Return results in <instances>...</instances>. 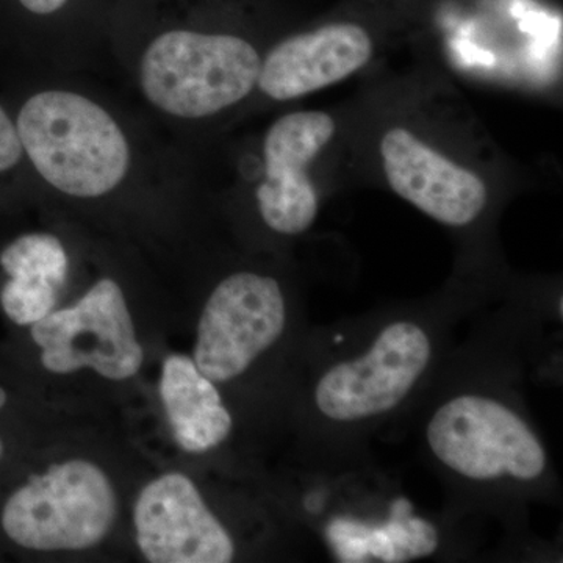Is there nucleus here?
I'll return each instance as SVG.
<instances>
[{"label": "nucleus", "mask_w": 563, "mask_h": 563, "mask_svg": "<svg viewBox=\"0 0 563 563\" xmlns=\"http://www.w3.org/2000/svg\"><path fill=\"white\" fill-rule=\"evenodd\" d=\"M32 340L47 372L90 368L110 380L131 379L144 361L120 279L99 277L79 301L32 324Z\"/></svg>", "instance_id": "20e7f679"}, {"label": "nucleus", "mask_w": 563, "mask_h": 563, "mask_svg": "<svg viewBox=\"0 0 563 563\" xmlns=\"http://www.w3.org/2000/svg\"><path fill=\"white\" fill-rule=\"evenodd\" d=\"M41 199L25 158L20 133L3 95H0V202Z\"/></svg>", "instance_id": "dca6fc26"}, {"label": "nucleus", "mask_w": 563, "mask_h": 563, "mask_svg": "<svg viewBox=\"0 0 563 563\" xmlns=\"http://www.w3.org/2000/svg\"><path fill=\"white\" fill-rule=\"evenodd\" d=\"M3 98L41 199L155 221L190 198V150L87 74L24 73Z\"/></svg>", "instance_id": "f257e3e1"}, {"label": "nucleus", "mask_w": 563, "mask_h": 563, "mask_svg": "<svg viewBox=\"0 0 563 563\" xmlns=\"http://www.w3.org/2000/svg\"><path fill=\"white\" fill-rule=\"evenodd\" d=\"M428 442L444 465L468 479L509 474L532 481L547 468V453L528 424L484 396H459L440 407L429 422Z\"/></svg>", "instance_id": "423d86ee"}, {"label": "nucleus", "mask_w": 563, "mask_h": 563, "mask_svg": "<svg viewBox=\"0 0 563 563\" xmlns=\"http://www.w3.org/2000/svg\"><path fill=\"white\" fill-rule=\"evenodd\" d=\"M3 451H5V448H3V442H2V440H0V461H2Z\"/></svg>", "instance_id": "6ab92c4d"}, {"label": "nucleus", "mask_w": 563, "mask_h": 563, "mask_svg": "<svg viewBox=\"0 0 563 563\" xmlns=\"http://www.w3.org/2000/svg\"><path fill=\"white\" fill-rule=\"evenodd\" d=\"M7 399H9V396H7V391L3 390L2 387H0V409H2L3 406H5Z\"/></svg>", "instance_id": "a211bd4d"}, {"label": "nucleus", "mask_w": 563, "mask_h": 563, "mask_svg": "<svg viewBox=\"0 0 563 563\" xmlns=\"http://www.w3.org/2000/svg\"><path fill=\"white\" fill-rule=\"evenodd\" d=\"M285 320L279 282L254 272L229 274L203 306L192 361L213 383H229L279 340Z\"/></svg>", "instance_id": "0eeeda50"}, {"label": "nucleus", "mask_w": 563, "mask_h": 563, "mask_svg": "<svg viewBox=\"0 0 563 563\" xmlns=\"http://www.w3.org/2000/svg\"><path fill=\"white\" fill-rule=\"evenodd\" d=\"M158 388L174 440L185 453H209L231 435L232 415L220 391L188 355L163 362Z\"/></svg>", "instance_id": "ddd939ff"}, {"label": "nucleus", "mask_w": 563, "mask_h": 563, "mask_svg": "<svg viewBox=\"0 0 563 563\" xmlns=\"http://www.w3.org/2000/svg\"><path fill=\"white\" fill-rule=\"evenodd\" d=\"M222 0H121L109 58L140 107L190 150L257 91L258 44L221 21Z\"/></svg>", "instance_id": "f03ea898"}, {"label": "nucleus", "mask_w": 563, "mask_h": 563, "mask_svg": "<svg viewBox=\"0 0 563 563\" xmlns=\"http://www.w3.org/2000/svg\"><path fill=\"white\" fill-rule=\"evenodd\" d=\"M121 0H0V51L24 73L88 74L109 58Z\"/></svg>", "instance_id": "39448f33"}, {"label": "nucleus", "mask_w": 563, "mask_h": 563, "mask_svg": "<svg viewBox=\"0 0 563 563\" xmlns=\"http://www.w3.org/2000/svg\"><path fill=\"white\" fill-rule=\"evenodd\" d=\"M60 290L47 280L9 277L0 290V306L14 324L32 325L54 310Z\"/></svg>", "instance_id": "f3484780"}, {"label": "nucleus", "mask_w": 563, "mask_h": 563, "mask_svg": "<svg viewBox=\"0 0 563 563\" xmlns=\"http://www.w3.org/2000/svg\"><path fill=\"white\" fill-rule=\"evenodd\" d=\"M380 155L391 190L433 220L463 228L483 213L487 203L483 179L407 129L385 133Z\"/></svg>", "instance_id": "9b49d317"}, {"label": "nucleus", "mask_w": 563, "mask_h": 563, "mask_svg": "<svg viewBox=\"0 0 563 563\" xmlns=\"http://www.w3.org/2000/svg\"><path fill=\"white\" fill-rule=\"evenodd\" d=\"M0 268L9 277L47 280L63 288L70 272L69 251L57 233H24L0 251Z\"/></svg>", "instance_id": "2eb2a0df"}, {"label": "nucleus", "mask_w": 563, "mask_h": 563, "mask_svg": "<svg viewBox=\"0 0 563 563\" xmlns=\"http://www.w3.org/2000/svg\"><path fill=\"white\" fill-rule=\"evenodd\" d=\"M407 499L393 504L391 518L383 528H368L347 520L329 525L328 537L343 562H407L435 553L439 533L431 523L410 517Z\"/></svg>", "instance_id": "4468645a"}, {"label": "nucleus", "mask_w": 563, "mask_h": 563, "mask_svg": "<svg viewBox=\"0 0 563 563\" xmlns=\"http://www.w3.org/2000/svg\"><path fill=\"white\" fill-rule=\"evenodd\" d=\"M372 55V36L351 22L296 33L266 51L257 91L269 101H292L347 79Z\"/></svg>", "instance_id": "f8f14e48"}, {"label": "nucleus", "mask_w": 563, "mask_h": 563, "mask_svg": "<svg viewBox=\"0 0 563 563\" xmlns=\"http://www.w3.org/2000/svg\"><path fill=\"white\" fill-rule=\"evenodd\" d=\"M335 135L324 111L284 114L269 125L262 143V177L254 190L266 228L280 235L306 232L318 214V195L307 169Z\"/></svg>", "instance_id": "1a4fd4ad"}, {"label": "nucleus", "mask_w": 563, "mask_h": 563, "mask_svg": "<svg viewBox=\"0 0 563 563\" xmlns=\"http://www.w3.org/2000/svg\"><path fill=\"white\" fill-rule=\"evenodd\" d=\"M117 515L109 476L92 462L73 459L18 488L0 521L11 542L25 550L81 551L103 542Z\"/></svg>", "instance_id": "7ed1b4c3"}, {"label": "nucleus", "mask_w": 563, "mask_h": 563, "mask_svg": "<svg viewBox=\"0 0 563 563\" xmlns=\"http://www.w3.org/2000/svg\"><path fill=\"white\" fill-rule=\"evenodd\" d=\"M133 525L147 562L229 563L235 555L232 537L181 473L162 474L140 492Z\"/></svg>", "instance_id": "9d476101"}, {"label": "nucleus", "mask_w": 563, "mask_h": 563, "mask_svg": "<svg viewBox=\"0 0 563 563\" xmlns=\"http://www.w3.org/2000/svg\"><path fill=\"white\" fill-rule=\"evenodd\" d=\"M431 361V342L412 322H393L368 354L340 363L321 377L318 409L335 421H355L395 409Z\"/></svg>", "instance_id": "6e6552de"}]
</instances>
